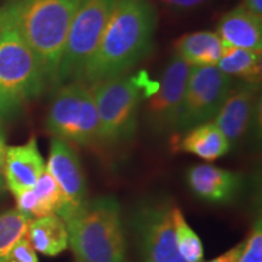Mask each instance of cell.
<instances>
[{"label": "cell", "mask_w": 262, "mask_h": 262, "mask_svg": "<svg viewBox=\"0 0 262 262\" xmlns=\"http://www.w3.org/2000/svg\"><path fill=\"white\" fill-rule=\"evenodd\" d=\"M158 24L150 0H117L83 75L89 86L129 73L152 50Z\"/></svg>", "instance_id": "6da1fadb"}, {"label": "cell", "mask_w": 262, "mask_h": 262, "mask_svg": "<svg viewBox=\"0 0 262 262\" xmlns=\"http://www.w3.org/2000/svg\"><path fill=\"white\" fill-rule=\"evenodd\" d=\"M80 0H11L2 8L11 26L33 51L50 84L55 83L62 51Z\"/></svg>", "instance_id": "7a4b0ae2"}, {"label": "cell", "mask_w": 262, "mask_h": 262, "mask_svg": "<svg viewBox=\"0 0 262 262\" xmlns=\"http://www.w3.org/2000/svg\"><path fill=\"white\" fill-rule=\"evenodd\" d=\"M64 224L77 262H126L122 209L114 196L88 199Z\"/></svg>", "instance_id": "3957f363"}, {"label": "cell", "mask_w": 262, "mask_h": 262, "mask_svg": "<svg viewBox=\"0 0 262 262\" xmlns=\"http://www.w3.org/2000/svg\"><path fill=\"white\" fill-rule=\"evenodd\" d=\"M157 85L143 72L125 73L93 85L100 141L114 145L130 140L136 131L141 101L155 93Z\"/></svg>", "instance_id": "277c9868"}, {"label": "cell", "mask_w": 262, "mask_h": 262, "mask_svg": "<svg viewBox=\"0 0 262 262\" xmlns=\"http://www.w3.org/2000/svg\"><path fill=\"white\" fill-rule=\"evenodd\" d=\"M49 83L37 56L11 26L0 34V119L38 97Z\"/></svg>", "instance_id": "5b68a950"}, {"label": "cell", "mask_w": 262, "mask_h": 262, "mask_svg": "<svg viewBox=\"0 0 262 262\" xmlns=\"http://www.w3.org/2000/svg\"><path fill=\"white\" fill-rule=\"evenodd\" d=\"M117 0H80L68 31L58 64L55 86L81 81Z\"/></svg>", "instance_id": "8992f818"}, {"label": "cell", "mask_w": 262, "mask_h": 262, "mask_svg": "<svg viewBox=\"0 0 262 262\" xmlns=\"http://www.w3.org/2000/svg\"><path fill=\"white\" fill-rule=\"evenodd\" d=\"M52 136L81 146L100 141V120L91 86L83 81L60 85L47 116Z\"/></svg>", "instance_id": "52a82bcc"}, {"label": "cell", "mask_w": 262, "mask_h": 262, "mask_svg": "<svg viewBox=\"0 0 262 262\" xmlns=\"http://www.w3.org/2000/svg\"><path fill=\"white\" fill-rule=\"evenodd\" d=\"M233 88V79L216 66L192 67L175 131L183 133L217 114Z\"/></svg>", "instance_id": "ba28073f"}, {"label": "cell", "mask_w": 262, "mask_h": 262, "mask_svg": "<svg viewBox=\"0 0 262 262\" xmlns=\"http://www.w3.org/2000/svg\"><path fill=\"white\" fill-rule=\"evenodd\" d=\"M169 201L141 203L134 211L131 226L135 232L142 262H185L179 254Z\"/></svg>", "instance_id": "9c48e42d"}, {"label": "cell", "mask_w": 262, "mask_h": 262, "mask_svg": "<svg viewBox=\"0 0 262 262\" xmlns=\"http://www.w3.org/2000/svg\"><path fill=\"white\" fill-rule=\"evenodd\" d=\"M191 68L176 54L166 64L145 108L147 124L153 133L164 135L175 131Z\"/></svg>", "instance_id": "30bf717a"}, {"label": "cell", "mask_w": 262, "mask_h": 262, "mask_svg": "<svg viewBox=\"0 0 262 262\" xmlns=\"http://www.w3.org/2000/svg\"><path fill=\"white\" fill-rule=\"evenodd\" d=\"M258 85L247 84L232 88L212 122L222 131L229 146L235 147L248 141L260 124Z\"/></svg>", "instance_id": "8fae6325"}, {"label": "cell", "mask_w": 262, "mask_h": 262, "mask_svg": "<svg viewBox=\"0 0 262 262\" xmlns=\"http://www.w3.org/2000/svg\"><path fill=\"white\" fill-rule=\"evenodd\" d=\"M47 169L56 180L64 196V204L58 216L66 221L88 201V186L79 156L68 142L54 137Z\"/></svg>", "instance_id": "7c38bea8"}, {"label": "cell", "mask_w": 262, "mask_h": 262, "mask_svg": "<svg viewBox=\"0 0 262 262\" xmlns=\"http://www.w3.org/2000/svg\"><path fill=\"white\" fill-rule=\"evenodd\" d=\"M45 166L35 137L24 145L8 147L4 166L6 188L15 196L33 188Z\"/></svg>", "instance_id": "4fadbf2b"}, {"label": "cell", "mask_w": 262, "mask_h": 262, "mask_svg": "<svg viewBox=\"0 0 262 262\" xmlns=\"http://www.w3.org/2000/svg\"><path fill=\"white\" fill-rule=\"evenodd\" d=\"M187 182L196 196L210 203H229L242 187L239 173L211 164L192 166L187 172Z\"/></svg>", "instance_id": "5bb4252c"}, {"label": "cell", "mask_w": 262, "mask_h": 262, "mask_svg": "<svg viewBox=\"0 0 262 262\" xmlns=\"http://www.w3.org/2000/svg\"><path fill=\"white\" fill-rule=\"evenodd\" d=\"M216 33L227 48L261 52L262 17L248 11L242 5L226 12L219 22Z\"/></svg>", "instance_id": "9a60e30c"}, {"label": "cell", "mask_w": 262, "mask_h": 262, "mask_svg": "<svg viewBox=\"0 0 262 262\" xmlns=\"http://www.w3.org/2000/svg\"><path fill=\"white\" fill-rule=\"evenodd\" d=\"M225 45L216 32L199 31L182 35L175 42V54L191 67L217 66Z\"/></svg>", "instance_id": "2e32d148"}, {"label": "cell", "mask_w": 262, "mask_h": 262, "mask_svg": "<svg viewBox=\"0 0 262 262\" xmlns=\"http://www.w3.org/2000/svg\"><path fill=\"white\" fill-rule=\"evenodd\" d=\"M179 148L206 162H214L227 155L231 146L222 131L210 120L186 131L179 142Z\"/></svg>", "instance_id": "e0dca14e"}, {"label": "cell", "mask_w": 262, "mask_h": 262, "mask_svg": "<svg viewBox=\"0 0 262 262\" xmlns=\"http://www.w3.org/2000/svg\"><path fill=\"white\" fill-rule=\"evenodd\" d=\"M26 237L35 251L47 256H56L70 245L64 221L56 214L29 222Z\"/></svg>", "instance_id": "ac0fdd59"}, {"label": "cell", "mask_w": 262, "mask_h": 262, "mask_svg": "<svg viewBox=\"0 0 262 262\" xmlns=\"http://www.w3.org/2000/svg\"><path fill=\"white\" fill-rule=\"evenodd\" d=\"M216 67L232 79L239 78L243 83L260 86L261 52L225 47L221 60Z\"/></svg>", "instance_id": "d6986e66"}, {"label": "cell", "mask_w": 262, "mask_h": 262, "mask_svg": "<svg viewBox=\"0 0 262 262\" xmlns=\"http://www.w3.org/2000/svg\"><path fill=\"white\" fill-rule=\"evenodd\" d=\"M32 191L35 201L34 220L52 214L57 215L63 208V193H62L56 180L49 172L47 166H45L44 171L40 173Z\"/></svg>", "instance_id": "ffe728a7"}, {"label": "cell", "mask_w": 262, "mask_h": 262, "mask_svg": "<svg viewBox=\"0 0 262 262\" xmlns=\"http://www.w3.org/2000/svg\"><path fill=\"white\" fill-rule=\"evenodd\" d=\"M171 216L179 254L185 262H204V248L201 238L187 224L181 209L173 206Z\"/></svg>", "instance_id": "44dd1931"}, {"label": "cell", "mask_w": 262, "mask_h": 262, "mask_svg": "<svg viewBox=\"0 0 262 262\" xmlns=\"http://www.w3.org/2000/svg\"><path fill=\"white\" fill-rule=\"evenodd\" d=\"M29 222L17 209L0 212V262H6L15 244L27 235Z\"/></svg>", "instance_id": "7402d4cb"}, {"label": "cell", "mask_w": 262, "mask_h": 262, "mask_svg": "<svg viewBox=\"0 0 262 262\" xmlns=\"http://www.w3.org/2000/svg\"><path fill=\"white\" fill-rule=\"evenodd\" d=\"M239 262H262V229L258 220L244 242Z\"/></svg>", "instance_id": "603a6c76"}, {"label": "cell", "mask_w": 262, "mask_h": 262, "mask_svg": "<svg viewBox=\"0 0 262 262\" xmlns=\"http://www.w3.org/2000/svg\"><path fill=\"white\" fill-rule=\"evenodd\" d=\"M6 262H39V260L37 251L33 249L28 238L24 237L11 249Z\"/></svg>", "instance_id": "cb8c5ba5"}, {"label": "cell", "mask_w": 262, "mask_h": 262, "mask_svg": "<svg viewBox=\"0 0 262 262\" xmlns=\"http://www.w3.org/2000/svg\"><path fill=\"white\" fill-rule=\"evenodd\" d=\"M8 145H6V135L4 126H3L2 120H0V195L5 192L6 183L4 175V166H5V156Z\"/></svg>", "instance_id": "d4e9b609"}, {"label": "cell", "mask_w": 262, "mask_h": 262, "mask_svg": "<svg viewBox=\"0 0 262 262\" xmlns=\"http://www.w3.org/2000/svg\"><path fill=\"white\" fill-rule=\"evenodd\" d=\"M160 2L172 9L189 10L198 8V6L203 5L205 2H208V0H160Z\"/></svg>", "instance_id": "484cf974"}, {"label": "cell", "mask_w": 262, "mask_h": 262, "mask_svg": "<svg viewBox=\"0 0 262 262\" xmlns=\"http://www.w3.org/2000/svg\"><path fill=\"white\" fill-rule=\"evenodd\" d=\"M243 247H244V242H242V243L237 244L235 247L229 249V250L220 255V256L212 258V260H210L209 262H239V257H241Z\"/></svg>", "instance_id": "4316f807"}, {"label": "cell", "mask_w": 262, "mask_h": 262, "mask_svg": "<svg viewBox=\"0 0 262 262\" xmlns=\"http://www.w3.org/2000/svg\"><path fill=\"white\" fill-rule=\"evenodd\" d=\"M241 5L254 15L262 17V0H242Z\"/></svg>", "instance_id": "83f0119b"}, {"label": "cell", "mask_w": 262, "mask_h": 262, "mask_svg": "<svg viewBox=\"0 0 262 262\" xmlns=\"http://www.w3.org/2000/svg\"><path fill=\"white\" fill-rule=\"evenodd\" d=\"M2 29H3V12H2V8H0V34H2Z\"/></svg>", "instance_id": "f1b7e54d"}]
</instances>
